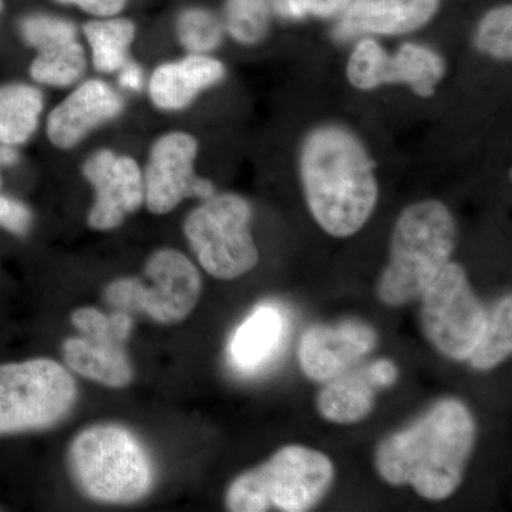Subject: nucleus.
Wrapping results in <instances>:
<instances>
[{"instance_id":"1","label":"nucleus","mask_w":512,"mask_h":512,"mask_svg":"<svg viewBox=\"0 0 512 512\" xmlns=\"http://www.w3.org/2000/svg\"><path fill=\"white\" fill-rule=\"evenodd\" d=\"M474 443L476 421L466 404L440 400L412 426L380 443L376 470L394 487L412 485L426 500H446L463 483Z\"/></svg>"},{"instance_id":"2","label":"nucleus","mask_w":512,"mask_h":512,"mask_svg":"<svg viewBox=\"0 0 512 512\" xmlns=\"http://www.w3.org/2000/svg\"><path fill=\"white\" fill-rule=\"evenodd\" d=\"M299 165L306 202L320 228L336 238L359 232L379 198L363 144L346 128L320 127L303 141Z\"/></svg>"},{"instance_id":"3","label":"nucleus","mask_w":512,"mask_h":512,"mask_svg":"<svg viewBox=\"0 0 512 512\" xmlns=\"http://www.w3.org/2000/svg\"><path fill=\"white\" fill-rule=\"evenodd\" d=\"M456 242V221L446 205L429 200L406 208L393 229L390 261L377 286L380 301L402 306L420 298L450 262Z\"/></svg>"},{"instance_id":"4","label":"nucleus","mask_w":512,"mask_h":512,"mask_svg":"<svg viewBox=\"0 0 512 512\" xmlns=\"http://www.w3.org/2000/svg\"><path fill=\"white\" fill-rule=\"evenodd\" d=\"M69 466L80 490L100 503H136L153 485L147 451L130 431L114 424L83 430L70 446Z\"/></svg>"},{"instance_id":"5","label":"nucleus","mask_w":512,"mask_h":512,"mask_svg":"<svg viewBox=\"0 0 512 512\" xmlns=\"http://www.w3.org/2000/svg\"><path fill=\"white\" fill-rule=\"evenodd\" d=\"M335 467L325 454L303 446H286L262 466L232 481L227 507L234 512H305L328 493Z\"/></svg>"},{"instance_id":"6","label":"nucleus","mask_w":512,"mask_h":512,"mask_svg":"<svg viewBox=\"0 0 512 512\" xmlns=\"http://www.w3.org/2000/svg\"><path fill=\"white\" fill-rule=\"evenodd\" d=\"M77 399L73 376L55 360L0 366V436L56 426Z\"/></svg>"},{"instance_id":"7","label":"nucleus","mask_w":512,"mask_h":512,"mask_svg":"<svg viewBox=\"0 0 512 512\" xmlns=\"http://www.w3.org/2000/svg\"><path fill=\"white\" fill-rule=\"evenodd\" d=\"M252 208L237 194L212 195L188 215L184 234L202 268L218 279H237L259 261L249 231Z\"/></svg>"},{"instance_id":"8","label":"nucleus","mask_w":512,"mask_h":512,"mask_svg":"<svg viewBox=\"0 0 512 512\" xmlns=\"http://www.w3.org/2000/svg\"><path fill=\"white\" fill-rule=\"evenodd\" d=\"M146 276L151 286L136 278L111 282L104 292L106 301L116 311L146 313L164 325L181 322L200 301V272L175 249H161L153 254L146 265Z\"/></svg>"},{"instance_id":"9","label":"nucleus","mask_w":512,"mask_h":512,"mask_svg":"<svg viewBox=\"0 0 512 512\" xmlns=\"http://www.w3.org/2000/svg\"><path fill=\"white\" fill-rule=\"evenodd\" d=\"M420 298L427 340L448 359L468 360L483 335L487 312L474 295L463 266L448 262Z\"/></svg>"},{"instance_id":"10","label":"nucleus","mask_w":512,"mask_h":512,"mask_svg":"<svg viewBox=\"0 0 512 512\" xmlns=\"http://www.w3.org/2000/svg\"><path fill=\"white\" fill-rule=\"evenodd\" d=\"M72 322L82 336L64 340L63 356L70 369L107 387L128 386L134 376L124 348L133 329L130 313L106 315L80 308L73 312Z\"/></svg>"},{"instance_id":"11","label":"nucleus","mask_w":512,"mask_h":512,"mask_svg":"<svg viewBox=\"0 0 512 512\" xmlns=\"http://www.w3.org/2000/svg\"><path fill=\"white\" fill-rule=\"evenodd\" d=\"M198 141L184 131H171L157 138L148 156L144 202L156 215L175 210L185 198L205 201L215 195L214 184L194 171Z\"/></svg>"},{"instance_id":"12","label":"nucleus","mask_w":512,"mask_h":512,"mask_svg":"<svg viewBox=\"0 0 512 512\" xmlns=\"http://www.w3.org/2000/svg\"><path fill=\"white\" fill-rule=\"evenodd\" d=\"M444 74L441 57L427 47L407 43L390 57L375 40H363L350 56L348 77L357 89L387 83L409 84L419 96H431Z\"/></svg>"},{"instance_id":"13","label":"nucleus","mask_w":512,"mask_h":512,"mask_svg":"<svg viewBox=\"0 0 512 512\" xmlns=\"http://www.w3.org/2000/svg\"><path fill=\"white\" fill-rule=\"evenodd\" d=\"M83 175L94 190V204L87 218L93 229L120 227L128 214L143 205V173L134 158L100 150L87 158Z\"/></svg>"},{"instance_id":"14","label":"nucleus","mask_w":512,"mask_h":512,"mask_svg":"<svg viewBox=\"0 0 512 512\" xmlns=\"http://www.w3.org/2000/svg\"><path fill=\"white\" fill-rule=\"evenodd\" d=\"M376 345V330L360 320L311 326L299 345V365L308 379L326 383L353 369Z\"/></svg>"},{"instance_id":"15","label":"nucleus","mask_w":512,"mask_h":512,"mask_svg":"<svg viewBox=\"0 0 512 512\" xmlns=\"http://www.w3.org/2000/svg\"><path fill=\"white\" fill-rule=\"evenodd\" d=\"M124 101L101 80L77 86L47 117L46 134L59 150L76 147L90 131L120 116Z\"/></svg>"},{"instance_id":"16","label":"nucleus","mask_w":512,"mask_h":512,"mask_svg":"<svg viewBox=\"0 0 512 512\" xmlns=\"http://www.w3.org/2000/svg\"><path fill=\"white\" fill-rule=\"evenodd\" d=\"M439 0H356L336 28V39L362 33L402 35L421 28L436 13Z\"/></svg>"},{"instance_id":"17","label":"nucleus","mask_w":512,"mask_h":512,"mask_svg":"<svg viewBox=\"0 0 512 512\" xmlns=\"http://www.w3.org/2000/svg\"><path fill=\"white\" fill-rule=\"evenodd\" d=\"M224 76L225 67L220 60L190 55L158 66L148 84V93L157 109L183 110L198 94L221 82Z\"/></svg>"},{"instance_id":"18","label":"nucleus","mask_w":512,"mask_h":512,"mask_svg":"<svg viewBox=\"0 0 512 512\" xmlns=\"http://www.w3.org/2000/svg\"><path fill=\"white\" fill-rule=\"evenodd\" d=\"M383 380L375 362L329 380L316 399L320 416L338 424L367 419L375 407L377 390L386 387Z\"/></svg>"},{"instance_id":"19","label":"nucleus","mask_w":512,"mask_h":512,"mask_svg":"<svg viewBox=\"0 0 512 512\" xmlns=\"http://www.w3.org/2000/svg\"><path fill=\"white\" fill-rule=\"evenodd\" d=\"M285 335V316L262 303L239 325L229 343V357L239 372H255L278 352Z\"/></svg>"},{"instance_id":"20","label":"nucleus","mask_w":512,"mask_h":512,"mask_svg":"<svg viewBox=\"0 0 512 512\" xmlns=\"http://www.w3.org/2000/svg\"><path fill=\"white\" fill-rule=\"evenodd\" d=\"M43 107V94L32 84L0 86V144L18 147L28 143L39 127Z\"/></svg>"},{"instance_id":"21","label":"nucleus","mask_w":512,"mask_h":512,"mask_svg":"<svg viewBox=\"0 0 512 512\" xmlns=\"http://www.w3.org/2000/svg\"><path fill=\"white\" fill-rule=\"evenodd\" d=\"M84 36L92 50L94 67L101 73H113L127 62L128 49L136 39V25L116 16L99 18L86 23Z\"/></svg>"},{"instance_id":"22","label":"nucleus","mask_w":512,"mask_h":512,"mask_svg":"<svg viewBox=\"0 0 512 512\" xmlns=\"http://www.w3.org/2000/svg\"><path fill=\"white\" fill-rule=\"evenodd\" d=\"M86 70V52L79 40L39 50L30 64V77L50 87H69Z\"/></svg>"},{"instance_id":"23","label":"nucleus","mask_w":512,"mask_h":512,"mask_svg":"<svg viewBox=\"0 0 512 512\" xmlns=\"http://www.w3.org/2000/svg\"><path fill=\"white\" fill-rule=\"evenodd\" d=\"M512 352V299L505 296L488 315L483 335L477 348L468 357L477 370L494 369L505 362Z\"/></svg>"},{"instance_id":"24","label":"nucleus","mask_w":512,"mask_h":512,"mask_svg":"<svg viewBox=\"0 0 512 512\" xmlns=\"http://www.w3.org/2000/svg\"><path fill=\"white\" fill-rule=\"evenodd\" d=\"M269 10L266 0H227L225 28L242 45H255L268 30Z\"/></svg>"},{"instance_id":"25","label":"nucleus","mask_w":512,"mask_h":512,"mask_svg":"<svg viewBox=\"0 0 512 512\" xmlns=\"http://www.w3.org/2000/svg\"><path fill=\"white\" fill-rule=\"evenodd\" d=\"M177 36L192 55H205L221 45L222 26L208 10L187 9L178 16Z\"/></svg>"},{"instance_id":"26","label":"nucleus","mask_w":512,"mask_h":512,"mask_svg":"<svg viewBox=\"0 0 512 512\" xmlns=\"http://www.w3.org/2000/svg\"><path fill=\"white\" fill-rule=\"evenodd\" d=\"M20 35L37 52L77 39V29L69 20L50 15H30L20 22Z\"/></svg>"},{"instance_id":"27","label":"nucleus","mask_w":512,"mask_h":512,"mask_svg":"<svg viewBox=\"0 0 512 512\" xmlns=\"http://www.w3.org/2000/svg\"><path fill=\"white\" fill-rule=\"evenodd\" d=\"M477 45L488 55L498 59H511L512 55V9L503 6L491 10L481 22L477 33Z\"/></svg>"},{"instance_id":"28","label":"nucleus","mask_w":512,"mask_h":512,"mask_svg":"<svg viewBox=\"0 0 512 512\" xmlns=\"http://www.w3.org/2000/svg\"><path fill=\"white\" fill-rule=\"evenodd\" d=\"M32 218L28 205L0 195V228L10 234L25 235L32 225Z\"/></svg>"},{"instance_id":"29","label":"nucleus","mask_w":512,"mask_h":512,"mask_svg":"<svg viewBox=\"0 0 512 512\" xmlns=\"http://www.w3.org/2000/svg\"><path fill=\"white\" fill-rule=\"evenodd\" d=\"M56 2L77 6L97 18H111L119 15L121 10L126 8L127 0H56Z\"/></svg>"},{"instance_id":"30","label":"nucleus","mask_w":512,"mask_h":512,"mask_svg":"<svg viewBox=\"0 0 512 512\" xmlns=\"http://www.w3.org/2000/svg\"><path fill=\"white\" fill-rule=\"evenodd\" d=\"M119 72L120 86L124 87V89L131 90V92H138V90L143 87L144 74L138 64L126 62Z\"/></svg>"},{"instance_id":"31","label":"nucleus","mask_w":512,"mask_h":512,"mask_svg":"<svg viewBox=\"0 0 512 512\" xmlns=\"http://www.w3.org/2000/svg\"><path fill=\"white\" fill-rule=\"evenodd\" d=\"M313 0H275L279 15L303 18L312 12Z\"/></svg>"},{"instance_id":"32","label":"nucleus","mask_w":512,"mask_h":512,"mask_svg":"<svg viewBox=\"0 0 512 512\" xmlns=\"http://www.w3.org/2000/svg\"><path fill=\"white\" fill-rule=\"evenodd\" d=\"M352 0H313L312 15L329 18L340 10L348 8Z\"/></svg>"},{"instance_id":"33","label":"nucleus","mask_w":512,"mask_h":512,"mask_svg":"<svg viewBox=\"0 0 512 512\" xmlns=\"http://www.w3.org/2000/svg\"><path fill=\"white\" fill-rule=\"evenodd\" d=\"M18 161L19 153L16 147L0 144V167H13Z\"/></svg>"},{"instance_id":"34","label":"nucleus","mask_w":512,"mask_h":512,"mask_svg":"<svg viewBox=\"0 0 512 512\" xmlns=\"http://www.w3.org/2000/svg\"><path fill=\"white\" fill-rule=\"evenodd\" d=\"M3 12V0H0V16H2Z\"/></svg>"},{"instance_id":"35","label":"nucleus","mask_w":512,"mask_h":512,"mask_svg":"<svg viewBox=\"0 0 512 512\" xmlns=\"http://www.w3.org/2000/svg\"><path fill=\"white\" fill-rule=\"evenodd\" d=\"M0 184H2V178H0Z\"/></svg>"}]
</instances>
